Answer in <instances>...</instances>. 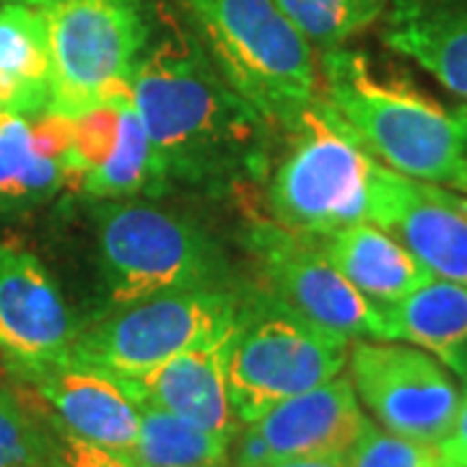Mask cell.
Returning a JSON list of instances; mask_svg holds the SVG:
<instances>
[{"label": "cell", "instance_id": "83f0119b", "mask_svg": "<svg viewBox=\"0 0 467 467\" xmlns=\"http://www.w3.org/2000/svg\"><path fill=\"white\" fill-rule=\"evenodd\" d=\"M444 467H460V465H447V462H444Z\"/></svg>", "mask_w": 467, "mask_h": 467}, {"label": "cell", "instance_id": "277c9868", "mask_svg": "<svg viewBox=\"0 0 467 467\" xmlns=\"http://www.w3.org/2000/svg\"><path fill=\"white\" fill-rule=\"evenodd\" d=\"M47 24L50 104L78 117L130 97L135 66L150 42L146 0H29Z\"/></svg>", "mask_w": 467, "mask_h": 467}, {"label": "cell", "instance_id": "5bb4252c", "mask_svg": "<svg viewBox=\"0 0 467 467\" xmlns=\"http://www.w3.org/2000/svg\"><path fill=\"white\" fill-rule=\"evenodd\" d=\"M232 337L234 333L216 343L182 350L143 374L117 377V382L125 387L135 405L167 410L208 431L234 439L242 420L234 413L226 379Z\"/></svg>", "mask_w": 467, "mask_h": 467}, {"label": "cell", "instance_id": "6da1fadb", "mask_svg": "<svg viewBox=\"0 0 467 467\" xmlns=\"http://www.w3.org/2000/svg\"><path fill=\"white\" fill-rule=\"evenodd\" d=\"M130 99L167 182L229 190L265 174L267 119L184 34L146 47Z\"/></svg>", "mask_w": 467, "mask_h": 467}, {"label": "cell", "instance_id": "484cf974", "mask_svg": "<svg viewBox=\"0 0 467 467\" xmlns=\"http://www.w3.org/2000/svg\"><path fill=\"white\" fill-rule=\"evenodd\" d=\"M439 451H441L447 465L467 467V387L460 398V408H457L450 434L444 436V441L439 444Z\"/></svg>", "mask_w": 467, "mask_h": 467}, {"label": "cell", "instance_id": "e0dca14e", "mask_svg": "<svg viewBox=\"0 0 467 467\" xmlns=\"http://www.w3.org/2000/svg\"><path fill=\"white\" fill-rule=\"evenodd\" d=\"M382 36L467 101V0H389Z\"/></svg>", "mask_w": 467, "mask_h": 467}, {"label": "cell", "instance_id": "52a82bcc", "mask_svg": "<svg viewBox=\"0 0 467 467\" xmlns=\"http://www.w3.org/2000/svg\"><path fill=\"white\" fill-rule=\"evenodd\" d=\"M288 149L267 180L270 221L322 239L368 221L374 159L325 117L319 101L285 130Z\"/></svg>", "mask_w": 467, "mask_h": 467}, {"label": "cell", "instance_id": "4316f807", "mask_svg": "<svg viewBox=\"0 0 467 467\" xmlns=\"http://www.w3.org/2000/svg\"><path fill=\"white\" fill-rule=\"evenodd\" d=\"M270 467H348L346 457H325V460H281Z\"/></svg>", "mask_w": 467, "mask_h": 467}, {"label": "cell", "instance_id": "d4e9b609", "mask_svg": "<svg viewBox=\"0 0 467 467\" xmlns=\"http://www.w3.org/2000/svg\"><path fill=\"white\" fill-rule=\"evenodd\" d=\"M55 426V423H52ZM52 467H146L130 454L104 450L55 426V462Z\"/></svg>", "mask_w": 467, "mask_h": 467}, {"label": "cell", "instance_id": "d6986e66", "mask_svg": "<svg viewBox=\"0 0 467 467\" xmlns=\"http://www.w3.org/2000/svg\"><path fill=\"white\" fill-rule=\"evenodd\" d=\"M382 315L387 340H405L467 377V285L431 278Z\"/></svg>", "mask_w": 467, "mask_h": 467}, {"label": "cell", "instance_id": "2e32d148", "mask_svg": "<svg viewBox=\"0 0 467 467\" xmlns=\"http://www.w3.org/2000/svg\"><path fill=\"white\" fill-rule=\"evenodd\" d=\"M367 423L353 384L340 374L252 420L275 462L346 457Z\"/></svg>", "mask_w": 467, "mask_h": 467}, {"label": "cell", "instance_id": "cb8c5ba5", "mask_svg": "<svg viewBox=\"0 0 467 467\" xmlns=\"http://www.w3.org/2000/svg\"><path fill=\"white\" fill-rule=\"evenodd\" d=\"M348 467H444V457L436 444L392 434L371 420L356 444L346 454Z\"/></svg>", "mask_w": 467, "mask_h": 467}, {"label": "cell", "instance_id": "7402d4cb", "mask_svg": "<svg viewBox=\"0 0 467 467\" xmlns=\"http://www.w3.org/2000/svg\"><path fill=\"white\" fill-rule=\"evenodd\" d=\"M288 21L312 45L327 52L377 24L389 0H275Z\"/></svg>", "mask_w": 467, "mask_h": 467}, {"label": "cell", "instance_id": "5b68a950", "mask_svg": "<svg viewBox=\"0 0 467 467\" xmlns=\"http://www.w3.org/2000/svg\"><path fill=\"white\" fill-rule=\"evenodd\" d=\"M348 343L270 294L239 301L226 367L236 418L252 423L275 405L335 379L348 364Z\"/></svg>", "mask_w": 467, "mask_h": 467}, {"label": "cell", "instance_id": "603a6c76", "mask_svg": "<svg viewBox=\"0 0 467 467\" xmlns=\"http://www.w3.org/2000/svg\"><path fill=\"white\" fill-rule=\"evenodd\" d=\"M55 426L32 413L14 389H0V467H52Z\"/></svg>", "mask_w": 467, "mask_h": 467}, {"label": "cell", "instance_id": "7a4b0ae2", "mask_svg": "<svg viewBox=\"0 0 467 467\" xmlns=\"http://www.w3.org/2000/svg\"><path fill=\"white\" fill-rule=\"evenodd\" d=\"M319 107L382 167L467 192V104L444 107L367 55L335 47L322 52Z\"/></svg>", "mask_w": 467, "mask_h": 467}, {"label": "cell", "instance_id": "30bf717a", "mask_svg": "<svg viewBox=\"0 0 467 467\" xmlns=\"http://www.w3.org/2000/svg\"><path fill=\"white\" fill-rule=\"evenodd\" d=\"M348 368L356 398L382 429L436 447L450 434L462 392L431 353L400 340H356Z\"/></svg>", "mask_w": 467, "mask_h": 467}, {"label": "cell", "instance_id": "8992f818", "mask_svg": "<svg viewBox=\"0 0 467 467\" xmlns=\"http://www.w3.org/2000/svg\"><path fill=\"white\" fill-rule=\"evenodd\" d=\"M94 218L112 309L171 291L223 288L221 252L182 218L125 201H99Z\"/></svg>", "mask_w": 467, "mask_h": 467}, {"label": "cell", "instance_id": "4fadbf2b", "mask_svg": "<svg viewBox=\"0 0 467 467\" xmlns=\"http://www.w3.org/2000/svg\"><path fill=\"white\" fill-rule=\"evenodd\" d=\"M21 382L32 387L52 423L66 434L122 454L135 450L140 410L112 374L67 356Z\"/></svg>", "mask_w": 467, "mask_h": 467}, {"label": "cell", "instance_id": "9c48e42d", "mask_svg": "<svg viewBox=\"0 0 467 467\" xmlns=\"http://www.w3.org/2000/svg\"><path fill=\"white\" fill-rule=\"evenodd\" d=\"M247 247L267 294L299 317L346 340H387L382 309L343 278L317 239L260 218L247 234Z\"/></svg>", "mask_w": 467, "mask_h": 467}, {"label": "cell", "instance_id": "ffe728a7", "mask_svg": "<svg viewBox=\"0 0 467 467\" xmlns=\"http://www.w3.org/2000/svg\"><path fill=\"white\" fill-rule=\"evenodd\" d=\"M47 24L29 0L0 3V112L34 115L50 104Z\"/></svg>", "mask_w": 467, "mask_h": 467}, {"label": "cell", "instance_id": "7c38bea8", "mask_svg": "<svg viewBox=\"0 0 467 467\" xmlns=\"http://www.w3.org/2000/svg\"><path fill=\"white\" fill-rule=\"evenodd\" d=\"M78 330L32 252L0 244V353L18 382L70 356Z\"/></svg>", "mask_w": 467, "mask_h": 467}, {"label": "cell", "instance_id": "9a60e30c", "mask_svg": "<svg viewBox=\"0 0 467 467\" xmlns=\"http://www.w3.org/2000/svg\"><path fill=\"white\" fill-rule=\"evenodd\" d=\"M70 187V117L0 112V213L36 208Z\"/></svg>", "mask_w": 467, "mask_h": 467}, {"label": "cell", "instance_id": "3957f363", "mask_svg": "<svg viewBox=\"0 0 467 467\" xmlns=\"http://www.w3.org/2000/svg\"><path fill=\"white\" fill-rule=\"evenodd\" d=\"M221 76L270 125L291 130L319 101L312 45L275 0H182Z\"/></svg>", "mask_w": 467, "mask_h": 467}, {"label": "cell", "instance_id": "ba28073f", "mask_svg": "<svg viewBox=\"0 0 467 467\" xmlns=\"http://www.w3.org/2000/svg\"><path fill=\"white\" fill-rule=\"evenodd\" d=\"M239 296L226 288L171 291L115 306L76 335L70 356L115 377H135L182 350L234 333Z\"/></svg>", "mask_w": 467, "mask_h": 467}, {"label": "cell", "instance_id": "8fae6325", "mask_svg": "<svg viewBox=\"0 0 467 467\" xmlns=\"http://www.w3.org/2000/svg\"><path fill=\"white\" fill-rule=\"evenodd\" d=\"M368 221L392 234L434 278L467 285V198L382 167L371 171Z\"/></svg>", "mask_w": 467, "mask_h": 467}, {"label": "cell", "instance_id": "44dd1931", "mask_svg": "<svg viewBox=\"0 0 467 467\" xmlns=\"http://www.w3.org/2000/svg\"><path fill=\"white\" fill-rule=\"evenodd\" d=\"M140 431L130 457L146 467H229V436L167 410L138 405Z\"/></svg>", "mask_w": 467, "mask_h": 467}, {"label": "cell", "instance_id": "f1b7e54d", "mask_svg": "<svg viewBox=\"0 0 467 467\" xmlns=\"http://www.w3.org/2000/svg\"><path fill=\"white\" fill-rule=\"evenodd\" d=\"M0 389H3V384H0Z\"/></svg>", "mask_w": 467, "mask_h": 467}, {"label": "cell", "instance_id": "ac0fdd59", "mask_svg": "<svg viewBox=\"0 0 467 467\" xmlns=\"http://www.w3.org/2000/svg\"><path fill=\"white\" fill-rule=\"evenodd\" d=\"M317 242L343 278L379 309L398 304L434 278L392 234L371 221L353 223Z\"/></svg>", "mask_w": 467, "mask_h": 467}]
</instances>
